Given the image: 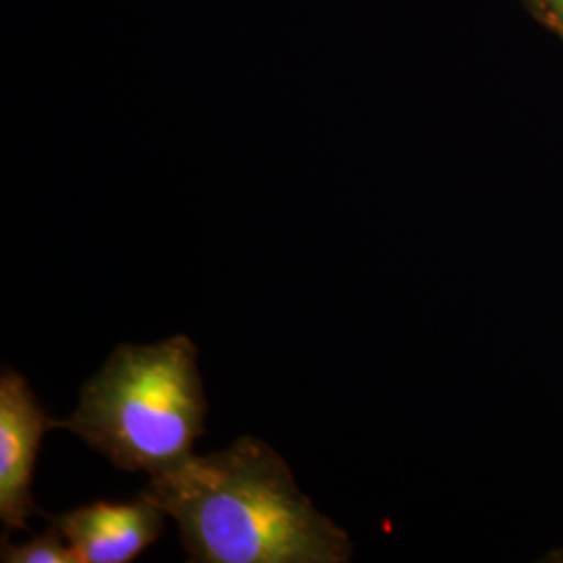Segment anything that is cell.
<instances>
[{"instance_id":"obj_2","label":"cell","mask_w":563,"mask_h":563,"mask_svg":"<svg viewBox=\"0 0 563 563\" xmlns=\"http://www.w3.org/2000/svg\"><path fill=\"white\" fill-rule=\"evenodd\" d=\"M207 399L199 351L178 334L155 344H120L81 386L76 411L55 420L123 472L165 474L192 457Z\"/></svg>"},{"instance_id":"obj_1","label":"cell","mask_w":563,"mask_h":563,"mask_svg":"<svg viewBox=\"0 0 563 563\" xmlns=\"http://www.w3.org/2000/svg\"><path fill=\"white\" fill-rule=\"evenodd\" d=\"M180 526L197 563H346L349 534L305 497L269 444L241 437L153 476L141 493Z\"/></svg>"},{"instance_id":"obj_5","label":"cell","mask_w":563,"mask_h":563,"mask_svg":"<svg viewBox=\"0 0 563 563\" xmlns=\"http://www.w3.org/2000/svg\"><path fill=\"white\" fill-rule=\"evenodd\" d=\"M0 560L9 563H80L74 547L60 534L55 526L42 537H36L32 543H2Z\"/></svg>"},{"instance_id":"obj_3","label":"cell","mask_w":563,"mask_h":563,"mask_svg":"<svg viewBox=\"0 0 563 563\" xmlns=\"http://www.w3.org/2000/svg\"><path fill=\"white\" fill-rule=\"evenodd\" d=\"M55 428L38 399L18 372L0 378V518L9 530H27L32 514H41L32 497L34 465L42 437Z\"/></svg>"},{"instance_id":"obj_4","label":"cell","mask_w":563,"mask_h":563,"mask_svg":"<svg viewBox=\"0 0 563 563\" xmlns=\"http://www.w3.org/2000/svg\"><path fill=\"white\" fill-rule=\"evenodd\" d=\"M46 518L80 563H128L162 537L167 514L141 495L132 504L95 501Z\"/></svg>"},{"instance_id":"obj_6","label":"cell","mask_w":563,"mask_h":563,"mask_svg":"<svg viewBox=\"0 0 563 563\" xmlns=\"http://www.w3.org/2000/svg\"><path fill=\"white\" fill-rule=\"evenodd\" d=\"M543 9L547 20L553 21L555 27L563 34V0H537Z\"/></svg>"}]
</instances>
